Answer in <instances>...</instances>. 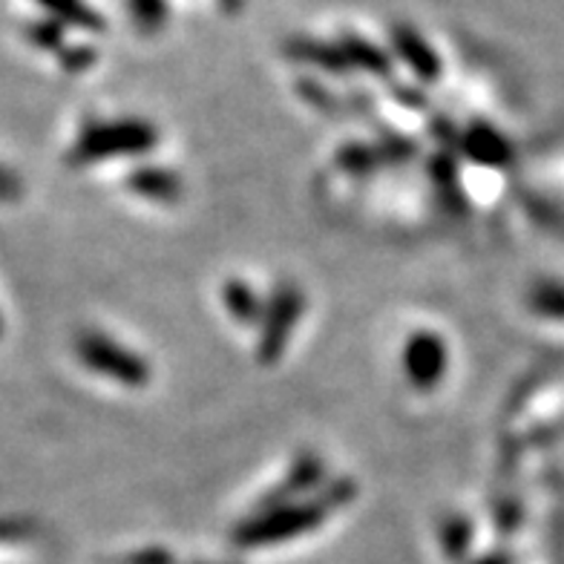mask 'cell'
Returning <instances> with one entry per match:
<instances>
[{
  "label": "cell",
  "instance_id": "cell-12",
  "mask_svg": "<svg viewBox=\"0 0 564 564\" xmlns=\"http://www.w3.org/2000/svg\"><path fill=\"white\" fill-rule=\"evenodd\" d=\"M223 300L228 314L234 317V323L239 326H260L262 312H265V303L257 294L253 285H248L246 280H228L223 289Z\"/></svg>",
  "mask_w": 564,
  "mask_h": 564
},
{
  "label": "cell",
  "instance_id": "cell-6",
  "mask_svg": "<svg viewBox=\"0 0 564 564\" xmlns=\"http://www.w3.org/2000/svg\"><path fill=\"white\" fill-rule=\"evenodd\" d=\"M326 460L319 458L317 453H303L297 455V460L291 464L289 476L282 478L276 484L274 490L268 492L265 498L260 501L257 510H265V507H280V505H289V501H297V498L312 496L317 492L319 487H326Z\"/></svg>",
  "mask_w": 564,
  "mask_h": 564
},
{
  "label": "cell",
  "instance_id": "cell-2",
  "mask_svg": "<svg viewBox=\"0 0 564 564\" xmlns=\"http://www.w3.org/2000/svg\"><path fill=\"white\" fill-rule=\"evenodd\" d=\"M159 144V130L144 119L96 121L75 141L73 162L96 164L119 156H148Z\"/></svg>",
  "mask_w": 564,
  "mask_h": 564
},
{
  "label": "cell",
  "instance_id": "cell-3",
  "mask_svg": "<svg viewBox=\"0 0 564 564\" xmlns=\"http://www.w3.org/2000/svg\"><path fill=\"white\" fill-rule=\"evenodd\" d=\"M75 351H78V357H82L89 371H96V375L107 380H116L121 387L141 389L148 387L150 378H153V371H150V364L144 357L121 346L119 340H112L105 332H84V335H78Z\"/></svg>",
  "mask_w": 564,
  "mask_h": 564
},
{
  "label": "cell",
  "instance_id": "cell-14",
  "mask_svg": "<svg viewBox=\"0 0 564 564\" xmlns=\"http://www.w3.org/2000/svg\"><path fill=\"white\" fill-rule=\"evenodd\" d=\"M441 547L453 562H464L473 547V521L467 516H449L441 524Z\"/></svg>",
  "mask_w": 564,
  "mask_h": 564
},
{
  "label": "cell",
  "instance_id": "cell-17",
  "mask_svg": "<svg viewBox=\"0 0 564 564\" xmlns=\"http://www.w3.org/2000/svg\"><path fill=\"white\" fill-rule=\"evenodd\" d=\"M430 173H432V182H435V187H438L441 196H444L446 202L460 199L458 171H455V162L449 153H438V156H435V162L430 164Z\"/></svg>",
  "mask_w": 564,
  "mask_h": 564
},
{
  "label": "cell",
  "instance_id": "cell-4",
  "mask_svg": "<svg viewBox=\"0 0 564 564\" xmlns=\"http://www.w3.org/2000/svg\"><path fill=\"white\" fill-rule=\"evenodd\" d=\"M305 312V294L297 282H280L271 297L265 300V312L260 319V337H257V360L265 366L276 364L282 351L289 349L294 328Z\"/></svg>",
  "mask_w": 564,
  "mask_h": 564
},
{
  "label": "cell",
  "instance_id": "cell-18",
  "mask_svg": "<svg viewBox=\"0 0 564 564\" xmlns=\"http://www.w3.org/2000/svg\"><path fill=\"white\" fill-rule=\"evenodd\" d=\"M380 153V162H406V159L415 156V141H409L406 135L389 133L375 144Z\"/></svg>",
  "mask_w": 564,
  "mask_h": 564
},
{
  "label": "cell",
  "instance_id": "cell-19",
  "mask_svg": "<svg viewBox=\"0 0 564 564\" xmlns=\"http://www.w3.org/2000/svg\"><path fill=\"white\" fill-rule=\"evenodd\" d=\"M30 35L35 37L37 46H44V50H55V46L61 44V23L58 21L35 23Z\"/></svg>",
  "mask_w": 564,
  "mask_h": 564
},
{
  "label": "cell",
  "instance_id": "cell-8",
  "mask_svg": "<svg viewBox=\"0 0 564 564\" xmlns=\"http://www.w3.org/2000/svg\"><path fill=\"white\" fill-rule=\"evenodd\" d=\"M124 185L130 194L141 196V199L162 202V205H173L182 196L185 185L176 171L159 167V164H141L135 171L127 173Z\"/></svg>",
  "mask_w": 564,
  "mask_h": 564
},
{
  "label": "cell",
  "instance_id": "cell-21",
  "mask_svg": "<svg viewBox=\"0 0 564 564\" xmlns=\"http://www.w3.org/2000/svg\"><path fill=\"white\" fill-rule=\"evenodd\" d=\"M239 3H242V0H223V7L228 9V12H234V9H239Z\"/></svg>",
  "mask_w": 564,
  "mask_h": 564
},
{
  "label": "cell",
  "instance_id": "cell-11",
  "mask_svg": "<svg viewBox=\"0 0 564 564\" xmlns=\"http://www.w3.org/2000/svg\"><path fill=\"white\" fill-rule=\"evenodd\" d=\"M340 46L346 58H349L351 69H360V73H369L375 78H383L389 82L394 75V64H392V55L387 50H380L378 44H371L366 41L364 35H355V32H346L340 37Z\"/></svg>",
  "mask_w": 564,
  "mask_h": 564
},
{
  "label": "cell",
  "instance_id": "cell-16",
  "mask_svg": "<svg viewBox=\"0 0 564 564\" xmlns=\"http://www.w3.org/2000/svg\"><path fill=\"white\" fill-rule=\"evenodd\" d=\"M337 164L349 173H369L375 167H380L383 162H380V153L375 144H360V141H355V144H346L337 153Z\"/></svg>",
  "mask_w": 564,
  "mask_h": 564
},
{
  "label": "cell",
  "instance_id": "cell-20",
  "mask_svg": "<svg viewBox=\"0 0 564 564\" xmlns=\"http://www.w3.org/2000/svg\"><path fill=\"white\" fill-rule=\"evenodd\" d=\"M478 564H507V562L501 556H487V558H481Z\"/></svg>",
  "mask_w": 564,
  "mask_h": 564
},
{
  "label": "cell",
  "instance_id": "cell-7",
  "mask_svg": "<svg viewBox=\"0 0 564 564\" xmlns=\"http://www.w3.org/2000/svg\"><path fill=\"white\" fill-rule=\"evenodd\" d=\"M392 50L423 84H435L441 78V55L415 26H406V23L392 26Z\"/></svg>",
  "mask_w": 564,
  "mask_h": 564
},
{
  "label": "cell",
  "instance_id": "cell-5",
  "mask_svg": "<svg viewBox=\"0 0 564 564\" xmlns=\"http://www.w3.org/2000/svg\"><path fill=\"white\" fill-rule=\"evenodd\" d=\"M449 369V346L438 332L421 328L403 346V371L417 392H432Z\"/></svg>",
  "mask_w": 564,
  "mask_h": 564
},
{
  "label": "cell",
  "instance_id": "cell-9",
  "mask_svg": "<svg viewBox=\"0 0 564 564\" xmlns=\"http://www.w3.org/2000/svg\"><path fill=\"white\" fill-rule=\"evenodd\" d=\"M458 148L464 156H469L476 164H484V167H501V164L510 162V144L490 124L467 127L458 135Z\"/></svg>",
  "mask_w": 564,
  "mask_h": 564
},
{
  "label": "cell",
  "instance_id": "cell-13",
  "mask_svg": "<svg viewBox=\"0 0 564 564\" xmlns=\"http://www.w3.org/2000/svg\"><path fill=\"white\" fill-rule=\"evenodd\" d=\"M58 23H69L84 32H105V18L84 0H37Z\"/></svg>",
  "mask_w": 564,
  "mask_h": 564
},
{
  "label": "cell",
  "instance_id": "cell-15",
  "mask_svg": "<svg viewBox=\"0 0 564 564\" xmlns=\"http://www.w3.org/2000/svg\"><path fill=\"white\" fill-rule=\"evenodd\" d=\"M130 3V15H133L135 26L141 32H159L167 23V15H171V7H167V0H127Z\"/></svg>",
  "mask_w": 564,
  "mask_h": 564
},
{
  "label": "cell",
  "instance_id": "cell-1",
  "mask_svg": "<svg viewBox=\"0 0 564 564\" xmlns=\"http://www.w3.org/2000/svg\"><path fill=\"white\" fill-rule=\"evenodd\" d=\"M351 498H357V484L351 478H335L312 496L280 507L253 510L251 519L237 528L234 542L239 547H271V544L294 542L300 535L317 530L335 512H340Z\"/></svg>",
  "mask_w": 564,
  "mask_h": 564
},
{
  "label": "cell",
  "instance_id": "cell-10",
  "mask_svg": "<svg viewBox=\"0 0 564 564\" xmlns=\"http://www.w3.org/2000/svg\"><path fill=\"white\" fill-rule=\"evenodd\" d=\"M285 53H289V58L297 61V64H308V67H317L323 73L346 75L351 69L340 41L328 44V41H317V37H294V41L285 44Z\"/></svg>",
  "mask_w": 564,
  "mask_h": 564
}]
</instances>
